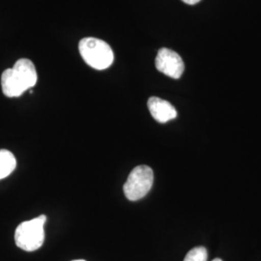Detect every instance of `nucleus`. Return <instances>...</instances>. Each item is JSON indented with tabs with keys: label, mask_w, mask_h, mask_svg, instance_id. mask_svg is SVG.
I'll return each mask as SVG.
<instances>
[{
	"label": "nucleus",
	"mask_w": 261,
	"mask_h": 261,
	"mask_svg": "<svg viewBox=\"0 0 261 261\" xmlns=\"http://www.w3.org/2000/svg\"><path fill=\"white\" fill-rule=\"evenodd\" d=\"M147 106L151 115L159 123H167L177 116L175 108L168 101L158 97H151L147 102Z\"/></svg>",
	"instance_id": "423d86ee"
},
{
	"label": "nucleus",
	"mask_w": 261,
	"mask_h": 261,
	"mask_svg": "<svg viewBox=\"0 0 261 261\" xmlns=\"http://www.w3.org/2000/svg\"><path fill=\"white\" fill-rule=\"evenodd\" d=\"M208 252L204 247H196L188 252L184 261H207Z\"/></svg>",
	"instance_id": "6e6552de"
},
{
	"label": "nucleus",
	"mask_w": 261,
	"mask_h": 261,
	"mask_svg": "<svg viewBox=\"0 0 261 261\" xmlns=\"http://www.w3.org/2000/svg\"><path fill=\"white\" fill-rule=\"evenodd\" d=\"M80 54L87 65L96 70H105L112 66L114 55L112 47L103 40L87 37L79 44Z\"/></svg>",
	"instance_id": "f03ea898"
},
{
	"label": "nucleus",
	"mask_w": 261,
	"mask_h": 261,
	"mask_svg": "<svg viewBox=\"0 0 261 261\" xmlns=\"http://www.w3.org/2000/svg\"><path fill=\"white\" fill-rule=\"evenodd\" d=\"M155 66L159 72L174 80L180 79L185 69L181 56L167 47L159 50L155 59Z\"/></svg>",
	"instance_id": "39448f33"
},
{
	"label": "nucleus",
	"mask_w": 261,
	"mask_h": 261,
	"mask_svg": "<svg viewBox=\"0 0 261 261\" xmlns=\"http://www.w3.org/2000/svg\"><path fill=\"white\" fill-rule=\"evenodd\" d=\"M17 160L9 150H0V180L9 176L16 169Z\"/></svg>",
	"instance_id": "0eeeda50"
},
{
	"label": "nucleus",
	"mask_w": 261,
	"mask_h": 261,
	"mask_svg": "<svg viewBox=\"0 0 261 261\" xmlns=\"http://www.w3.org/2000/svg\"><path fill=\"white\" fill-rule=\"evenodd\" d=\"M212 261H223L222 259H220V258H215L214 260Z\"/></svg>",
	"instance_id": "9d476101"
},
{
	"label": "nucleus",
	"mask_w": 261,
	"mask_h": 261,
	"mask_svg": "<svg viewBox=\"0 0 261 261\" xmlns=\"http://www.w3.org/2000/svg\"><path fill=\"white\" fill-rule=\"evenodd\" d=\"M183 2H185L187 4H189V5H195L196 3H198L200 0H182Z\"/></svg>",
	"instance_id": "1a4fd4ad"
},
{
	"label": "nucleus",
	"mask_w": 261,
	"mask_h": 261,
	"mask_svg": "<svg viewBox=\"0 0 261 261\" xmlns=\"http://www.w3.org/2000/svg\"><path fill=\"white\" fill-rule=\"evenodd\" d=\"M154 181L152 168L147 166H139L130 171L123 191L130 201L140 200L149 193Z\"/></svg>",
	"instance_id": "20e7f679"
},
{
	"label": "nucleus",
	"mask_w": 261,
	"mask_h": 261,
	"mask_svg": "<svg viewBox=\"0 0 261 261\" xmlns=\"http://www.w3.org/2000/svg\"><path fill=\"white\" fill-rule=\"evenodd\" d=\"M46 222L47 216L41 215L18 225L15 231V242L19 249L25 252H34L43 246Z\"/></svg>",
	"instance_id": "7ed1b4c3"
},
{
	"label": "nucleus",
	"mask_w": 261,
	"mask_h": 261,
	"mask_svg": "<svg viewBox=\"0 0 261 261\" xmlns=\"http://www.w3.org/2000/svg\"><path fill=\"white\" fill-rule=\"evenodd\" d=\"M38 75L33 62L27 58L19 59L13 68L7 69L1 75V87L6 97H19L35 86Z\"/></svg>",
	"instance_id": "f257e3e1"
},
{
	"label": "nucleus",
	"mask_w": 261,
	"mask_h": 261,
	"mask_svg": "<svg viewBox=\"0 0 261 261\" xmlns=\"http://www.w3.org/2000/svg\"><path fill=\"white\" fill-rule=\"evenodd\" d=\"M73 261H85V260H83V259H79V260H73Z\"/></svg>",
	"instance_id": "9b49d317"
}]
</instances>
